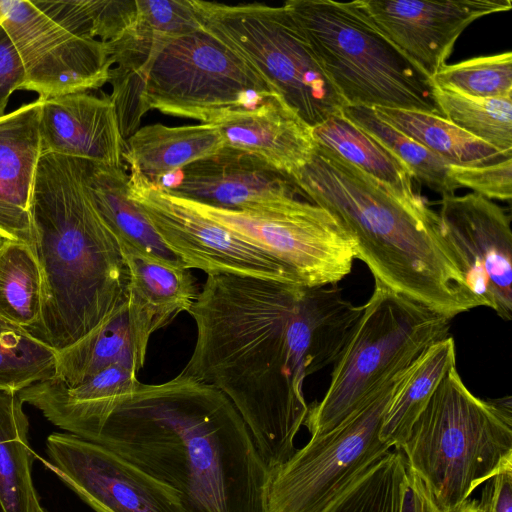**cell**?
Returning a JSON list of instances; mask_svg holds the SVG:
<instances>
[{
	"label": "cell",
	"instance_id": "cell-16",
	"mask_svg": "<svg viewBox=\"0 0 512 512\" xmlns=\"http://www.w3.org/2000/svg\"><path fill=\"white\" fill-rule=\"evenodd\" d=\"M356 6L426 77L445 66L460 34L480 17L508 11L510 0H357Z\"/></svg>",
	"mask_w": 512,
	"mask_h": 512
},
{
	"label": "cell",
	"instance_id": "cell-34",
	"mask_svg": "<svg viewBox=\"0 0 512 512\" xmlns=\"http://www.w3.org/2000/svg\"><path fill=\"white\" fill-rule=\"evenodd\" d=\"M57 354L26 328L0 318V389L20 392L53 378Z\"/></svg>",
	"mask_w": 512,
	"mask_h": 512
},
{
	"label": "cell",
	"instance_id": "cell-1",
	"mask_svg": "<svg viewBox=\"0 0 512 512\" xmlns=\"http://www.w3.org/2000/svg\"><path fill=\"white\" fill-rule=\"evenodd\" d=\"M341 291L208 275L188 311L197 335L182 373L232 402L270 473L296 451L305 379L334 364L361 315Z\"/></svg>",
	"mask_w": 512,
	"mask_h": 512
},
{
	"label": "cell",
	"instance_id": "cell-5",
	"mask_svg": "<svg viewBox=\"0 0 512 512\" xmlns=\"http://www.w3.org/2000/svg\"><path fill=\"white\" fill-rule=\"evenodd\" d=\"M130 67L113 85L126 113L150 110L213 124L225 114L253 108L278 95L246 60L205 28L176 37L132 38Z\"/></svg>",
	"mask_w": 512,
	"mask_h": 512
},
{
	"label": "cell",
	"instance_id": "cell-39",
	"mask_svg": "<svg viewBox=\"0 0 512 512\" xmlns=\"http://www.w3.org/2000/svg\"><path fill=\"white\" fill-rule=\"evenodd\" d=\"M408 483L402 512H482L479 501L467 499L453 508L441 507L425 483L408 468Z\"/></svg>",
	"mask_w": 512,
	"mask_h": 512
},
{
	"label": "cell",
	"instance_id": "cell-6",
	"mask_svg": "<svg viewBox=\"0 0 512 512\" xmlns=\"http://www.w3.org/2000/svg\"><path fill=\"white\" fill-rule=\"evenodd\" d=\"M402 451L437 503L453 508L512 469V400L481 399L453 367L414 422Z\"/></svg>",
	"mask_w": 512,
	"mask_h": 512
},
{
	"label": "cell",
	"instance_id": "cell-36",
	"mask_svg": "<svg viewBox=\"0 0 512 512\" xmlns=\"http://www.w3.org/2000/svg\"><path fill=\"white\" fill-rule=\"evenodd\" d=\"M136 10V25L154 36L176 37L204 28L191 0H139Z\"/></svg>",
	"mask_w": 512,
	"mask_h": 512
},
{
	"label": "cell",
	"instance_id": "cell-29",
	"mask_svg": "<svg viewBox=\"0 0 512 512\" xmlns=\"http://www.w3.org/2000/svg\"><path fill=\"white\" fill-rule=\"evenodd\" d=\"M407 483L404 455L390 449L320 512H402Z\"/></svg>",
	"mask_w": 512,
	"mask_h": 512
},
{
	"label": "cell",
	"instance_id": "cell-41",
	"mask_svg": "<svg viewBox=\"0 0 512 512\" xmlns=\"http://www.w3.org/2000/svg\"><path fill=\"white\" fill-rule=\"evenodd\" d=\"M5 240H6V239H4V238H2V237L0 236V246L4 243V241H5Z\"/></svg>",
	"mask_w": 512,
	"mask_h": 512
},
{
	"label": "cell",
	"instance_id": "cell-3",
	"mask_svg": "<svg viewBox=\"0 0 512 512\" xmlns=\"http://www.w3.org/2000/svg\"><path fill=\"white\" fill-rule=\"evenodd\" d=\"M292 180L341 222L374 280L450 319L479 307L421 196L401 197L318 145Z\"/></svg>",
	"mask_w": 512,
	"mask_h": 512
},
{
	"label": "cell",
	"instance_id": "cell-27",
	"mask_svg": "<svg viewBox=\"0 0 512 512\" xmlns=\"http://www.w3.org/2000/svg\"><path fill=\"white\" fill-rule=\"evenodd\" d=\"M373 109L381 120L450 165L481 166L512 158L465 132L441 115L394 108Z\"/></svg>",
	"mask_w": 512,
	"mask_h": 512
},
{
	"label": "cell",
	"instance_id": "cell-32",
	"mask_svg": "<svg viewBox=\"0 0 512 512\" xmlns=\"http://www.w3.org/2000/svg\"><path fill=\"white\" fill-rule=\"evenodd\" d=\"M440 115L512 157V97L475 98L434 87Z\"/></svg>",
	"mask_w": 512,
	"mask_h": 512
},
{
	"label": "cell",
	"instance_id": "cell-26",
	"mask_svg": "<svg viewBox=\"0 0 512 512\" xmlns=\"http://www.w3.org/2000/svg\"><path fill=\"white\" fill-rule=\"evenodd\" d=\"M321 146L375 179L397 195L415 199L412 175L407 167L367 132L348 120L343 113L330 116L312 127Z\"/></svg>",
	"mask_w": 512,
	"mask_h": 512
},
{
	"label": "cell",
	"instance_id": "cell-33",
	"mask_svg": "<svg viewBox=\"0 0 512 512\" xmlns=\"http://www.w3.org/2000/svg\"><path fill=\"white\" fill-rule=\"evenodd\" d=\"M33 4L70 31L110 43L130 31L137 16L136 1L34 0Z\"/></svg>",
	"mask_w": 512,
	"mask_h": 512
},
{
	"label": "cell",
	"instance_id": "cell-35",
	"mask_svg": "<svg viewBox=\"0 0 512 512\" xmlns=\"http://www.w3.org/2000/svg\"><path fill=\"white\" fill-rule=\"evenodd\" d=\"M433 87L475 98L512 97V53L470 58L443 66Z\"/></svg>",
	"mask_w": 512,
	"mask_h": 512
},
{
	"label": "cell",
	"instance_id": "cell-12",
	"mask_svg": "<svg viewBox=\"0 0 512 512\" xmlns=\"http://www.w3.org/2000/svg\"><path fill=\"white\" fill-rule=\"evenodd\" d=\"M129 195L166 247L186 268L299 284L278 261L190 207L186 201L130 172ZM301 285V284H300Z\"/></svg>",
	"mask_w": 512,
	"mask_h": 512
},
{
	"label": "cell",
	"instance_id": "cell-2",
	"mask_svg": "<svg viewBox=\"0 0 512 512\" xmlns=\"http://www.w3.org/2000/svg\"><path fill=\"white\" fill-rule=\"evenodd\" d=\"M78 437L175 489L186 512H269L270 471L232 402L182 372L139 381Z\"/></svg>",
	"mask_w": 512,
	"mask_h": 512
},
{
	"label": "cell",
	"instance_id": "cell-8",
	"mask_svg": "<svg viewBox=\"0 0 512 512\" xmlns=\"http://www.w3.org/2000/svg\"><path fill=\"white\" fill-rule=\"evenodd\" d=\"M450 318L374 280V289L334 362L320 402L304 424L322 435L359 410L432 343L449 336Z\"/></svg>",
	"mask_w": 512,
	"mask_h": 512
},
{
	"label": "cell",
	"instance_id": "cell-4",
	"mask_svg": "<svg viewBox=\"0 0 512 512\" xmlns=\"http://www.w3.org/2000/svg\"><path fill=\"white\" fill-rule=\"evenodd\" d=\"M31 215L42 307L27 330L59 352L126 303L127 270L114 233L86 191L81 159L42 154Z\"/></svg>",
	"mask_w": 512,
	"mask_h": 512
},
{
	"label": "cell",
	"instance_id": "cell-10",
	"mask_svg": "<svg viewBox=\"0 0 512 512\" xmlns=\"http://www.w3.org/2000/svg\"><path fill=\"white\" fill-rule=\"evenodd\" d=\"M183 199L285 266L301 285H334L350 274L357 259L355 242L341 222L309 201L290 198L231 210Z\"/></svg>",
	"mask_w": 512,
	"mask_h": 512
},
{
	"label": "cell",
	"instance_id": "cell-11",
	"mask_svg": "<svg viewBox=\"0 0 512 512\" xmlns=\"http://www.w3.org/2000/svg\"><path fill=\"white\" fill-rule=\"evenodd\" d=\"M397 377L338 426L311 437L270 473L269 512H320L390 450L380 440L379 430Z\"/></svg>",
	"mask_w": 512,
	"mask_h": 512
},
{
	"label": "cell",
	"instance_id": "cell-14",
	"mask_svg": "<svg viewBox=\"0 0 512 512\" xmlns=\"http://www.w3.org/2000/svg\"><path fill=\"white\" fill-rule=\"evenodd\" d=\"M441 232L453 251L479 307L512 319V231L510 217L477 193L442 196L437 213Z\"/></svg>",
	"mask_w": 512,
	"mask_h": 512
},
{
	"label": "cell",
	"instance_id": "cell-20",
	"mask_svg": "<svg viewBox=\"0 0 512 512\" xmlns=\"http://www.w3.org/2000/svg\"><path fill=\"white\" fill-rule=\"evenodd\" d=\"M224 146L250 153L291 179L312 159L317 144L308 125L279 95L233 110L215 123Z\"/></svg>",
	"mask_w": 512,
	"mask_h": 512
},
{
	"label": "cell",
	"instance_id": "cell-21",
	"mask_svg": "<svg viewBox=\"0 0 512 512\" xmlns=\"http://www.w3.org/2000/svg\"><path fill=\"white\" fill-rule=\"evenodd\" d=\"M41 100L0 116V236L32 245L31 204L42 156Z\"/></svg>",
	"mask_w": 512,
	"mask_h": 512
},
{
	"label": "cell",
	"instance_id": "cell-7",
	"mask_svg": "<svg viewBox=\"0 0 512 512\" xmlns=\"http://www.w3.org/2000/svg\"><path fill=\"white\" fill-rule=\"evenodd\" d=\"M283 5L347 105L440 115L431 80L354 1L289 0Z\"/></svg>",
	"mask_w": 512,
	"mask_h": 512
},
{
	"label": "cell",
	"instance_id": "cell-17",
	"mask_svg": "<svg viewBox=\"0 0 512 512\" xmlns=\"http://www.w3.org/2000/svg\"><path fill=\"white\" fill-rule=\"evenodd\" d=\"M164 190L216 208L242 210L297 198L293 180L264 160L224 147L163 177Z\"/></svg>",
	"mask_w": 512,
	"mask_h": 512
},
{
	"label": "cell",
	"instance_id": "cell-23",
	"mask_svg": "<svg viewBox=\"0 0 512 512\" xmlns=\"http://www.w3.org/2000/svg\"><path fill=\"white\" fill-rule=\"evenodd\" d=\"M453 367L455 342L448 336L429 345L398 375L379 430L384 444L401 448L414 422Z\"/></svg>",
	"mask_w": 512,
	"mask_h": 512
},
{
	"label": "cell",
	"instance_id": "cell-19",
	"mask_svg": "<svg viewBox=\"0 0 512 512\" xmlns=\"http://www.w3.org/2000/svg\"><path fill=\"white\" fill-rule=\"evenodd\" d=\"M39 132L42 154L122 166L124 140L109 97L77 92L41 100Z\"/></svg>",
	"mask_w": 512,
	"mask_h": 512
},
{
	"label": "cell",
	"instance_id": "cell-40",
	"mask_svg": "<svg viewBox=\"0 0 512 512\" xmlns=\"http://www.w3.org/2000/svg\"><path fill=\"white\" fill-rule=\"evenodd\" d=\"M485 483L479 502L482 512H512V469L501 471Z\"/></svg>",
	"mask_w": 512,
	"mask_h": 512
},
{
	"label": "cell",
	"instance_id": "cell-30",
	"mask_svg": "<svg viewBox=\"0 0 512 512\" xmlns=\"http://www.w3.org/2000/svg\"><path fill=\"white\" fill-rule=\"evenodd\" d=\"M343 115L367 132L409 170L413 178L442 196L453 194L458 185L451 176V165L424 146L381 120L373 108L346 105Z\"/></svg>",
	"mask_w": 512,
	"mask_h": 512
},
{
	"label": "cell",
	"instance_id": "cell-9",
	"mask_svg": "<svg viewBox=\"0 0 512 512\" xmlns=\"http://www.w3.org/2000/svg\"><path fill=\"white\" fill-rule=\"evenodd\" d=\"M203 27L252 65L314 127L347 105L284 5L191 0Z\"/></svg>",
	"mask_w": 512,
	"mask_h": 512
},
{
	"label": "cell",
	"instance_id": "cell-37",
	"mask_svg": "<svg viewBox=\"0 0 512 512\" xmlns=\"http://www.w3.org/2000/svg\"><path fill=\"white\" fill-rule=\"evenodd\" d=\"M451 176L459 188H470L488 199L511 200L512 158L481 166L451 165Z\"/></svg>",
	"mask_w": 512,
	"mask_h": 512
},
{
	"label": "cell",
	"instance_id": "cell-38",
	"mask_svg": "<svg viewBox=\"0 0 512 512\" xmlns=\"http://www.w3.org/2000/svg\"><path fill=\"white\" fill-rule=\"evenodd\" d=\"M25 71L20 56L4 27L0 24V116L11 94L22 89Z\"/></svg>",
	"mask_w": 512,
	"mask_h": 512
},
{
	"label": "cell",
	"instance_id": "cell-22",
	"mask_svg": "<svg viewBox=\"0 0 512 512\" xmlns=\"http://www.w3.org/2000/svg\"><path fill=\"white\" fill-rule=\"evenodd\" d=\"M224 147L213 124L170 127L155 123L138 128L124 140L122 159L130 172L158 184L163 177Z\"/></svg>",
	"mask_w": 512,
	"mask_h": 512
},
{
	"label": "cell",
	"instance_id": "cell-28",
	"mask_svg": "<svg viewBox=\"0 0 512 512\" xmlns=\"http://www.w3.org/2000/svg\"><path fill=\"white\" fill-rule=\"evenodd\" d=\"M112 365L138 372L127 301L85 337L58 352L54 378L74 386Z\"/></svg>",
	"mask_w": 512,
	"mask_h": 512
},
{
	"label": "cell",
	"instance_id": "cell-18",
	"mask_svg": "<svg viewBox=\"0 0 512 512\" xmlns=\"http://www.w3.org/2000/svg\"><path fill=\"white\" fill-rule=\"evenodd\" d=\"M127 270V316L138 371L151 336L188 312L198 291L190 269L117 240Z\"/></svg>",
	"mask_w": 512,
	"mask_h": 512
},
{
	"label": "cell",
	"instance_id": "cell-25",
	"mask_svg": "<svg viewBox=\"0 0 512 512\" xmlns=\"http://www.w3.org/2000/svg\"><path fill=\"white\" fill-rule=\"evenodd\" d=\"M19 392L0 389V506L3 512H44L36 492L29 421Z\"/></svg>",
	"mask_w": 512,
	"mask_h": 512
},
{
	"label": "cell",
	"instance_id": "cell-13",
	"mask_svg": "<svg viewBox=\"0 0 512 512\" xmlns=\"http://www.w3.org/2000/svg\"><path fill=\"white\" fill-rule=\"evenodd\" d=\"M0 24L22 61L25 83L39 99L89 92L109 80L106 43L80 36L28 0H0Z\"/></svg>",
	"mask_w": 512,
	"mask_h": 512
},
{
	"label": "cell",
	"instance_id": "cell-42",
	"mask_svg": "<svg viewBox=\"0 0 512 512\" xmlns=\"http://www.w3.org/2000/svg\"><path fill=\"white\" fill-rule=\"evenodd\" d=\"M44 512H47L46 510Z\"/></svg>",
	"mask_w": 512,
	"mask_h": 512
},
{
	"label": "cell",
	"instance_id": "cell-15",
	"mask_svg": "<svg viewBox=\"0 0 512 512\" xmlns=\"http://www.w3.org/2000/svg\"><path fill=\"white\" fill-rule=\"evenodd\" d=\"M46 453L45 464L95 512H186L175 489L101 445L56 432Z\"/></svg>",
	"mask_w": 512,
	"mask_h": 512
},
{
	"label": "cell",
	"instance_id": "cell-24",
	"mask_svg": "<svg viewBox=\"0 0 512 512\" xmlns=\"http://www.w3.org/2000/svg\"><path fill=\"white\" fill-rule=\"evenodd\" d=\"M82 179L95 208L117 240L148 253L177 260L130 197L128 174L122 166L82 160Z\"/></svg>",
	"mask_w": 512,
	"mask_h": 512
},
{
	"label": "cell",
	"instance_id": "cell-31",
	"mask_svg": "<svg viewBox=\"0 0 512 512\" xmlns=\"http://www.w3.org/2000/svg\"><path fill=\"white\" fill-rule=\"evenodd\" d=\"M42 307L41 270L30 245L5 240L0 246V318L26 329Z\"/></svg>",
	"mask_w": 512,
	"mask_h": 512
}]
</instances>
